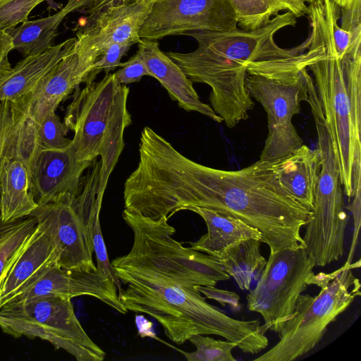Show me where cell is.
<instances>
[{
  "instance_id": "cell-1",
  "label": "cell",
  "mask_w": 361,
  "mask_h": 361,
  "mask_svg": "<svg viewBox=\"0 0 361 361\" xmlns=\"http://www.w3.org/2000/svg\"><path fill=\"white\" fill-rule=\"evenodd\" d=\"M138 152L137 165L128 178L134 212L169 219L189 207H202L257 229L270 253L304 244L300 231L312 212L281 183V159L258 160L238 171L217 169L188 158L158 133Z\"/></svg>"
},
{
  "instance_id": "cell-2",
  "label": "cell",
  "mask_w": 361,
  "mask_h": 361,
  "mask_svg": "<svg viewBox=\"0 0 361 361\" xmlns=\"http://www.w3.org/2000/svg\"><path fill=\"white\" fill-rule=\"evenodd\" d=\"M296 23V18L287 11L255 30L190 31L185 35L196 40L195 50L165 54L192 82L211 87L210 106L227 127L233 128L246 120L255 106L245 85L247 75L275 76L300 71L324 55V44L313 20L310 21L311 32L302 43L282 48L275 42L278 31Z\"/></svg>"
},
{
  "instance_id": "cell-3",
  "label": "cell",
  "mask_w": 361,
  "mask_h": 361,
  "mask_svg": "<svg viewBox=\"0 0 361 361\" xmlns=\"http://www.w3.org/2000/svg\"><path fill=\"white\" fill-rule=\"evenodd\" d=\"M115 276L126 286L119 299L128 312L147 314L157 321L172 341L182 344L196 334L216 335L236 343L245 353L267 347L268 330L258 319L230 317L206 301L195 288L145 267L111 262Z\"/></svg>"
},
{
  "instance_id": "cell-4",
  "label": "cell",
  "mask_w": 361,
  "mask_h": 361,
  "mask_svg": "<svg viewBox=\"0 0 361 361\" xmlns=\"http://www.w3.org/2000/svg\"><path fill=\"white\" fill-rule=\"evenodd\" d=\"M339 7L331 0L308 6V18L317 25L324 55L310 64L345 194L353 196L352 173L356 152L361 150L360 46L339 59L332 32V18Z\"/></svg>"
},
{
  "instance_id": "cell-5",
  "label": "cell",
  "mask_w": 361,
  "mask_h": 361,
  "mask_svg": "<svg viewBox=\"0 0 361 361\" xmlns=\"http://www.w3.org/2000/svg\"><path fill=\"white\" fill-rule=\"evenodd\" d=\"M129 91L110 73L98 82L76 87L66 110L64 123L73 132L69 147L76 159L92 164L100 158L103 195L124 148V132L132 123L127 104Z\"/></svg>"
},
{
  "instance_id": "cell-6",
  "label": "cell",
  "mask_w": 361,
  "mask_h": 361,
  "mask_svg": "<svg viewBox=\"0 0 361 361\" xmlns=\"http://www.w3.org/2000/svg\"><path fill=\"white\" fill-rule=\"evenodd\" d=\"M309 103L317 133L321 169L315 187L312 214L302 237L305 248L316 267L339 260L344 253L348 216L345 211L340 171L326 126L321 102L314 80H308Z\"/></svg>"
},
{
  "instance_id": "cell-7",
  "label": "cell",
  "mask_w": 361,
  "mask_h": 361,
  "mask_svg": "<svg viewBox=\"0 0 361 361\" xmlns=\"http://www.w3.org/2000/svg\"><path fill=\"white\" fill-rule=\"evenodd\" d=\"M122 216L133 231V243L118 261L160 272L187 287L216 286L231 278L215 257L175 240L176 229L166 217L152 219L125 209Z\"/></svg>"
},
{
  "instance_id": "cell-8",
  "label": "cell",
  "mask_w": 361,
  "mask_h": 361,
  "mask_svg": "<svg viewBox=\"0 0 361 361\" xmlns=\"http://www.w3.org/2000/svg\"><path fill=\"white\" fill-rule=\"evenodd\" d=\"M360 261L345 263L341 271L320 286L318 295L300 294L295 314L278 333L279 341L255 361H293L312 350L329 325L360 296V283L352 271Z\"/></svg>"
},
{
  "instance_id": "cell-9",
  "label": "cell",
  "mask_w": 361,
  "mask_h": 361,
  "mask_svg": "<svg viewBox=\"0 0 361 361\" xmlns=\"http://www.w3.org/2000/svg\"><path fill=\"white\" fill-rule=\"evenodd\" d=\"M0 328L14 338H39L78 361H102L105 352L87 335L77 318L71 298L47 295L0 309Z\"/></svg>"
},
{
  "instance_id": "cell-10",
  "label": "cell",
  "mask_w": 361,
  "mask_h": 361,
  "mask_svg": "<svg viewBox=\"0 0 361 361\" xmlns=\"http://www.w3.org/2000/svg\"><path fill=\"white\" fill-rule=\"evenodd\" d=\"M314 259L305 245L270 253L255 287L247 295V308L261 314L268 330L279 333L295 314L299 295L318 286Z\"/></svg>"
},
{
  "instance_id": "cell-11",
  "label": "cell",
  "mask_w": 361,
  "mask_h": 361,
  "mask_svg": "<svg viewBox=\"0 0 361 361\" xmlns=\"http://www.w3.org/2000/svg\"><path fill=\"white\" fill-rule=\"evenodd\" d=\"M307 68L279 75H247L250 96L261 104L267 114L268 135L259 161H274L289 155L303 144L292 123L300 112V103L308 97Z\"/></svg>"
},
{
  "instance_id": "cell-12",
  "label": "cell",
  "mask_w": 361,
  "mask_h": 361,
  "mask_svg": "<svg viewBox=\"0 0 361 361\" xmlns=\"http://www.w3.org/2000/svg\"><path fill=\"white\" fill-rule=\"evenodd\" d=\"M238 28L228 0H155L140 30L141 39L158 40L194 30Z\"/></svg>"
},
{
  "instance_id": "cell-13",
  "label": "cell",
  "mask_w": 361,
  "mask_h": 361,
  "mask_svg": "<svg viewBox=\"0 0 361 361\" xmlns=\"http://www.w3.org/2000/svg\"><path fill=\"white\" fill-rule=\"evenodd\" d=\"M155 0H130L102 12L87 28L75 37L79 66L89 80L94 63L104 50L116 43L141 41L140 30Z\"/></svg>"
},
{
  "instance_id": "cell-14",
  "label": "cell",
  "mask_w": 361,
  "mask_h": 361,
  "mask_svg": "<svg viewBox=\"0 0 361 361\" xmlns=\"http://www.w3.org/2000/svg\"><path fill=\"white\" fill-rule=\"evenodd\" d=\"M118 291L113 279L98 269L72 270L53 264L39 271L4 305L20 303L47 295L71 299L87 295L98 299L119 313L125 314L128 311L122 305Z\"/></svg>"
},
{
  "instance_id": "cell-15",
  "label": "cell",
  "mask_w": 361,
  "mask_h": 361,
  "mask_svg": "<svg viewBox=\"0 0 361 361\" xmlns=\"http://www.w3.org/2000/svg\"><path fill=\"white\" fill-rule=\"evenodd\" d=\"M91 165L79 161L69 145L60 149L37 146L28 161L31 191L37 204L76 196L82 173Z\"/></svg>"
},
{
  "instance_id": "cell-16",
  "label": "cell",
  "mask_w": 361,
  "mask_h": 361,
  "mask_svg": "<svg viewBox=\"0 0 361 361\" xmlns=\"http://www.w3.org/2000/svg\"><path fill=\"white\" fill-rule=\"evenodd\" d=\"M60 253L47 230L37 225L0 274V309L44 268L57 264Z\"/></svg>"
},
{
  "instance_id": "cell-17",
  "label": "cell",
  "mask_w": 361,
  "mask_h": 361,
  "mask_svg": "<svg viewBox=\"0 0 361 361\" xmlns=\"http://www.w3.org/2000/svg\"><path fill=\"white\" fill-rule=\"evenodd\" d=\"M87 82L79 66L75 43L68 53L26 97L19 101L27 122L35 127L58 106L76 87Z\"/></svg>"
},
{
  "instance_id": "cell-18",
  "label": "cell",
  "mask_w": 361,
  "mask_h": 361,
  "mask_svg": "<svg viewBox=\"0 0 361 361\" xmlns=\"http://www.w3.org/2000/svg\"><path fill=\"white\" fill-rule=\"evenodd\" d=\"M137 44V51L144 60L151 77L159 82L171 99L181 109L198 112L218 123L223 121L210 105L200 100L192 82L181 68L161 51L157 40L141 39Z\"/></svg>"
},
{
  "instance_id": "cell-19",
  "label": "cell",
  "mask_w": 361,
  "mask_h": 361,
  "mask_svg": "<svg viewBox=\"0 0 361 361\" xmlns=\"http://www.w3.org/2000/svg\"><path fill=\"white\" fill-rule=\"evenodd\" d=\"M37 206L31 191L28 159L18 140L1 167L0 220L7 222L30 216Z\"/></svg>"
},
{
  "instance_id": "cell-20",
  "label": "cell",
  "mask_w": 361,
  "mask_h": 361,
  "mask_svg": "<svg viewBox=\"0 0 361 361\" xmlns=\"http://www.w3.org/2000/svg\"><path fill=\"white\" fill-rule=\"evenodd\" d=\"M75 43V37L69 38L41 54L23 57L0 78V102H16L26 97L71 51Z\"/></svg>"
},
{
  "instance_id": "cell-21",
  "label": "cell",
  "mask_w": 361,
  "mask_h": 361,
  "mask_svg": "<svg viewBox=\"0 0 361 361\" xmlns=\"http://www.w3.org/2000/svg\"><path fill=\"white\" fill-rule=\"evenodd\" d=\"M186 210L200 216L207 228V233L197 241L190 243L195 250L218 258L228 249L245 240L254 238L262 241V234L257 229L238 219L198 207H189Z\"/></svg>"
},
{
  "instance_id": "cell-22",
  "label": "cell",
  "mask_w": 361,
  "mask_h": 361,
  "mask_svg": "<svg viewBox=\"0 0 361 361\" xmlns=\"http://www.w3.org/2000/svg\"><path fill=\"white\" fill-rule=\"evenodd\" d=\"M321 169L318 148L311 149L302 144L281 159L278 168L279 180L301 205L312 211L315 187Z\"/></svg>"
},
{
  "instance_id": "cell-23",
  "label": "cell",
  "mask_w": 361,
  "mask_h": 361,
  "mask_svg": "<svg viewBox=\"0 0 361 361\" xmlns=\"http://www.w3.org/2000/svg\"><path fill=\"white\" fill-rule=\"evenodd\" d=\"M94 0H68L56 13L34 20H26L8 31L13 49L23 57L41 54L52 46L60 24L71 13L83 9Z\"/></svg>"
},
{
  "instance_id": "cell-24",
  "label": "cell",
  "mask_w": 361,
  "mask_h": 361,
  "mask_svg": "<svg viewBox=\"0 0 361 361\" xmlns=\"http://www.w3.org/2000/svg\"><path fill=\"white\" fill-rule=\"evenodd\" d=\"M241 30L251 31L267 25L280 11L298 18L307 15L306 0H228Z\"/></svg>"
},
{
  "instance_id": "cell-25",
  "label": "cell",
  "mask_w": 361,
  "mask_h": 361,
  "mask_svg": "<svg viewBox=\"0 0 361 361\" xmlns=\"http://www.w3.org/2000/svg\"><path fill=\"white\" fill-rule=\"evenodd\" d=\"M261 240L248 239L228 249L216 258L224 271L242 290H250L265 267L267 259L261 253Z\"/></svg>"
},
{
  "instance_id": "cell-26",
  "label": "cell",
  "mask_w": 361,
  "mask_h": 361,
  "mask_svg": "<svg viewBox=\"0 0 361 361\" xmlns=\"http://www.w3.org/2000/svg\"><path fill=\"white\" fill-rule=\"evenodd\" d=\"M37 225V221L32 215L7 222L0 220V274Z\"/></svg>"
},
{
  "instance_id": "cell-27",
  "label": "cell",
  "mask_w": 361,
  "mask_h": 361,
  "mask_svg": "<svg viewBox=\"0 0 361 361\" xmlns=\"http://www.w3.org/2000/svg\"><path fill=\"white\" fill-rule=\"evenodd\" d=\"M24 116L19 102H0V174L4 158L18 144Z\"/></svg>"
},
{
  "instance_id": "cell-28",
  "label": "cell",
  "mask_w": 361,
  "mask_h": 361,
  "mask_svg": "<svg viewBox=\"0 0 361 361\" xmlns=\"http://www.w3.org/2000/svg\"><path fill=\"white\" fill-rule=\"evenodd\" d=\"M188 341L195 347L193 352L180 351L188 361H236L232 354L235 343L215 339L202 334L191 336Z\"/></svg>"
},
{
  "instance_id": "cell-29",
  "label": "cell",
  "mask_w": 361,
  "mask_h": 361,
  "mask_svg": "<svg viewBox=\"0 0 361 361\" xmlns=\"http://www.w3.org/2000/svg\"><path fill=\"white\" fill-rule=\"evenodd\" d=\"M68 130L56 111H51L35 127L37 145L51 149L66 148L71 142L66 137Z\"/></svg>"
},
{
  "instance_id": "cell-30",
  "label": "cell",
  "mask_w": 361,
  "mask_h": 361,
  "mask_svg": "<svg viewBox=\"0 0 361 361\" xmlns=\"http://www.w3.org/2000/svg\"><path fill=\"white\" fill-rule=\"evenodd\" d=\"M132 45L130 43H116L108 47L94 63L88 82L94 80L97 75L102 71L106 75L117 67H120L121 59L127 54Z\"/></svg>"
},
{
  "instance_id": "cell-31",
  "label": "cell",
  "mask_w": 361,
  "mask_h": 361,
  "mask_svg": "<svg viewBox=\"0 0 361 361\" xmlns=\"http://www.w3.org/2000/svg\"><path fill=\"white\" fill-rule=\"evenodd\" d=\"M114 73L116 80L126 85L139 82L143 76H151L144 60L137 51L127 61L121 62L120 69Z\"/></svg>"
},
{
  "instance_id": "cell-32",
  "label": "cell",
  "mask_w": 361,
  "mask_h": 361,
  "mask_svg": "<svg viewBox=\"0 0 361 361\" xmlns=\"http://www.w3.org/2000/svg\"><path fill=\"white\" fill-rule=\"evenodd\" d=\"M195 289L207 298L219 302L222 306L228 305L233 310H238L240 307V296L233 291L219 289L215 286H197Z\"/></svg>"
},
{
  "instance_id": "cell-33",
  "label": "cell",
  "mask_w": 361,
  "mask_h": 361,
  "mask_svg": "<svg viewBox=\"0 0 361 361\" xmlns=\"http://www.w3.org/2000/svg\"><path fill=\"white\" fill-rule=\"evenodd\" d=\"M130 0H94L87 7L83 8L86 14V25L84 28L89 27L97 16L106 8Z\"/></svg>"
},
{
  "instance_id": "cell-34",
  "label": "cell",
  "mask_w": 361,
  "mask_h": 361,
  "mask_svg": "<svg viewBox=\"0 0 361 361\" xmlns=\"http://www.w3.org/2000/svg\"><path fill=\"white\" fill-rule=\"evenodd\" d=\"M13 49L11 36L8 32L0 29V78L12 68L8 54Z\"/></svg>"
},
{
  "instance_id": "cell-35",
  "label": "cell",
  "mask_w": 361,
  "mask_h": 361,
  "mask_svg": "<svg viewBox=\"0 0 361 361\" xmlns=\"http://www.w3.org/2000/svg\"><path fill=\"white\" fill-rule=\"evenodd\" d=\"M341 9L348 8L350 7L357 0H331Z\"/></svg>"
},
{
  "instance_id": "cell-36",
  "label": "cell",
  "mask_w": 361,
  "mask_h": 361,
  "mask_svg": "<svg viewBox=\"0 0 361 361\" xmlns=\"http://www.w3.org/2000/svg\"><path fill=\"white\" fill-rule=\"evenodd\" d=\"M324 0H306V2L309 4H323Z\"/></svg>"
}]
</instances>
